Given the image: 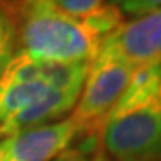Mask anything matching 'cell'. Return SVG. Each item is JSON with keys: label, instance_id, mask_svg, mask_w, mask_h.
Segmentation results:
<instances>
[{"label": "cell", "instance_id": "cell-1", "mask_svg": "<svg viewBox=\"0 0 161 161\" xmlns=\"http://www.w3.org/2000/svg\"><path fill=\"white\" fill-rule=\"evenodd\" d=\"M14 16L18 50L56 63H92L104 40L125 22L109 2L88 16H74L54 0H23Z\"/></svg>", "mask_w": 161, "mask_h": 161}, {"label": "cell", "instance_id": "cell-2", "mask_svg": "<svg viewBox=\"0 0 161 161\" xmlns=\"http://www.w3.org/2000/svg\"><path fill=\"white\" fill-rule=\"evenodd\" d=\"M109 161L161 159V61L138 68L100 129Z\"/></svg>", "mask_w": 161, "mask_h": 161}, {"label": "cell", "instance_id": "cell-3", "mask_svg": "<svg viewBox=\"0 0 161 161\" xmlns=\"http://www.w3.org/2000/svg\"><path fill=\"white\" fill-rule=\"evenodd\" d=\"M136 70L111 54L98 52L90 63L77 104L70 113L72 122L79 129V138L100 134L108 115L131 84Z\"/></svg>", "mask_w": 161, "mask_h": 161}, {"label": "cell", "instance_id": "cell-4", "mask_svg": "<svg viewBox=\"0 0 161 161\" xmlns=\"http://www.w3.org/2000/svg\"><path fill=\"white\" fill-rule=\"evenodd\" d=\"M77 138L79 129L66 116L0 140V154L2 161H56L72 149Z\"/></svg>", "mask_w": 161, "mask_h": 161}, {"label": "cell", "instance_id": "cell-5", "mask_svg": "<svg viewBox=\"0 0 161 161\" xmlns=\"http://www.w3.org/2000/svg\"><path fill=\"white\" fill-rule=\"evenodd\" d=\"M100 52L129 63L134 68L161 61V9L127 20L104 40Z\"/></svg>", "mask_w": 161, "mask_h": 161}, {"label": "cell", "instance_id": "cell-6", "mask_svg": "<svg viewBox=\"0 0 161 161\" xmlns=\"http://www.w3.org/2000/svg\"><path fill=\"white\" fill-rule=\"evenodd\" d=\"M18 52V25L11 9L0 7V77Z\"/></svg>", "mask_w": 161, "mask_h": 161}, {"label": "cell", "instance_id": "cell-7", "mask_svg": "<svg viewBox=\"0 0 161 161\" xmlns=\"http://www.w3.org/2000/svg\"><path fill=\"white\" fill-rule=\"evenodd\" d=\"M111 6H115L125 18H140L161 9V0H108Z\"/></svg>", "mask_w": 161, "mask_h": 161}, {"label": "cell", "instance_id": "cell-8", "mask_svg": "<svg viewBox=\"0 0 161 161\" xmlns=\"http://www.w3.org/2000/svg\"><path fill=\"white\" fill-rule=\"evenodd\" d=\"M54 2L74 16H88L106 4V0H54Z\"/></svg>", "mask_w": 161, "mask_h": 161}, {"label": "cell", "instance_id": "cell-9", "mask_svg": "<svg viewBox=\"0 0 161 161\" xmlns=\"http://www.w3.org/2000/svg\"><path fill=\"white\" fill-rule=\"evenodd\" d=\"M23 0H0V7H6V9H11L13 13H14V9H16L20 4H22Z\"/></svg>", "mask_w": 161, "mask_h": 161}, {"label": "cell", "instance_id": "cell-10", "mask_svg": "<svg viewBox=\"0 0 161 161\" xmlns=\"http://www.w3.org/2000/svg\"><path fill=\"white\" fill-rule=\"evenodd\" d=\"M56 161H74V159H70V158H66V156H63V158H59V159Z\"/></svg>", "mask_w": 161, "mask_h": 161}, {"label": "cell", "instance_id": "cell-11", "mask_svg": "<svg viewBox=\"0 0 161 161\" xmlns=\"http://www.w3.org/2000/svg\"><path fill=\"white\" fill-rule=\"evenodd\" d=\"M95 161H109V159H106V158H97Z\"/></svg>", "mask_w": 161, "mask_h": 161}, {"label": "cell", "instance_id": "cell-12", "mask_svg": "<svg viewBox=\"0 0 161 161\" xmlns=\"http://www.w3.org/2000/svg\"><path fill=\"white\" fill-rule=\"evenodd\" d=\"M0 161H2V154H0Z\"/></svg>", "mask_w": 161, "mask_h": 161}]
</instances>
